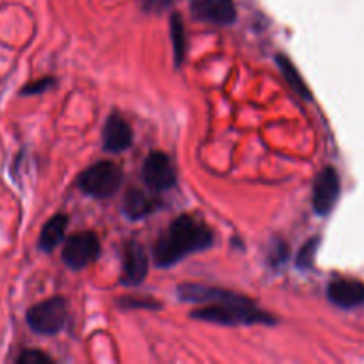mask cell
Segmentation results:
<instances>
[{
  "label": "cell",
  "mask_w": 364,
  "mask_h": 364,
  "mask_svg": "<svg viewBox=\"0 0 364 364\" xmlns=\"http://www.w3.org/2000/svg\"><path fill=\"white\" fill-rule=\"evenodd\" d=\"M180 297L192 302H206L205 308L192 313L194 318L223 326H252V323H274V318L256 308V304L233 291L215 288L185 284L180 287Z\"/></svg>",
  "instance_id": "6da1fadb"
},
{
  "label": "cell",
  "mask_w": 364,
  "mask_h": 364,
  "mask_svg": "<svg viewBox=\"0 0 364 364\" xmlns=\"http://www.w3.org/2000/svg\"><path fill=\"white\" fill-rule=\"evenodd\" d=\"M213 244V231L199 217L181 215L171 224L155 245V262L159 267H173L185 256L203 251Z\"/></svg>",
  "instance_id": "7a4b0ae2"
},
{
  "label": "cell",
  "mask_w": 364,
  "mask_h": 364,
  "mask_svg": "<svg viewBox=\"0 0 364 364\" xmlns=\"http://www.w3.org/2000/svg\"><path fill=\"white\" fill-rule=\"evenodd\" d=\"M123 185V171L117 164L103 160L95 164L84 171V174L78 180V187L87 196L98 199H107L116 194Z\"/></svg>",
  "instance_id": "3957f363"
},
{
  "label": "cell",
  "mask_w": 364,
  "mask_h": 364,
  "mask_svg": "<svg viewBox=\"0 0 364 364\" xmlns=\"http://www.w3.org/2000/svg\"><path fill=\"white\" fill-rule=\"evenodd\" d=\"M68 320V302L63 297H53L32 306L27 313V323L34 333L52 336L63 331Z\"/></svg>",
  "instance_id": "277c9868"
},
{
  "label": "cell",
  "mask_w": 364,
  "mask_h": 364,
  "mask_svg": "<svg viewBox=\"0 0 364 364\" xmlns=\"http://www.w3.org/2000/svg\"><path fill=\"white\" fill-rule=\"evenodd\" d=\"M100 256V240L92 231L71 235L63 251V262L68 269L82 270L95 263Z\"/></svg>",
  "instance_id": "5b68a950"
},
{
  "label": "cell",
  "mask_w": 364,
  "mask_h": 364,
  "mask_svg": "<svg viewBox=\"0 0 364 364\" xmlns=\"http://www.w3.org/2000/svg\"><path fill=\"white\" fill-rule=\"evenodd\" d=\"M142 178L149 188L156 192L167 191L176 183V171L166 153L153 151L142 167Z\"/></svg>",
  "instance_id": "8992f818"
},
{
  "label": "cell",
  "mask_w": 364,
  "mask_h": 364,
  "mask_svg": "<svg viewBox=\"0 0 364 364\" xmlns=\"http://www.w3.org/2000/svg\"><path fill=\"white\" fill-rule=\"evenodd\" d=\"M340 196V176L333 167H326L313 185V208L318 215H327Z\"/></svg>",
  "instance_id": "52a82bcc"
},
{
  "label": "cell",
  "mask_w": 364,
  "mask_h": 364,
  "mask_svg": "<svg viewBox=\"0 0 364 364\" xmlns=\"http://www.w3.org/2000/svg\"><path fill=\"white\" fill-rule=\"evenodd\" d=\"M191 9L198 20L215 25H230L237 18L233 0H192Z\"/></svg>",
  "instance_id": "ba28073f"
},
{
  "label": "cell",
  "mask_w": 364,
  "mask_h": 364,
  "mask_svg": "<svg viewBox=\"0 0 364 364\" xmlns=\"http://www.w3.org/2000/svg\"><path fill=\"white\" fill-rule=\"evenodd\" d=\"M327 297L343 309L355 308L364 302V284L358 279H334L327 287Z\"/></svg>",
  "instance_id": "9c48e42d"
},
{
  "label": "cell",
  "mask_w": 364,
  "mask_h": 364,
  "mask_svg": "<svg viewBox=\"0 0 364 364\" xmlns=\"http://www.w3.org/2000/svg\"><path fill=\"white\" fill-rule=\"evenodd\" d=\"M123 269V283L128 287H137L144 281V277L148 276V258H146V252L141 244L128 242L127 247H124Z\"/></svg>",
  "instance_id": "30bf717a"
},
{
  "label": "cell",
  "mask_w": 364,
  "mask_h": 364,
  "mask_svg": "<svg viewBox=\"0 0 364 364\" xmlns=\"http://www.w3.org/2000/svg\"><path fill=\"white\" fill-rule=\"evenodd\" d=\"M132 139V127L123 116L119 114H112V116L107 119L105 128H103V146L105 149L114 153L124 151L127 148H130Z\"/></svg>",
  "instance_id": "8fae6325"
},
{
  "label": "cell",
  "mask_w": 364,
  "mask_h": 364,
  "mask_svg": "<svg viewBox=\"0 0 364 364\" xmlns=\"http://www.w3.org/2000/svg\"><path fill=\"white\" fill-rule=\"evenodd\" d=\"M66 226H68V217L64 215V213H57V215H53L41 230V235H39V247L46 252L55 249L57 245L63 242L64 233H66Z\"/></svg>",
  "instance_id": "7c38bea8"
},
{
  "label": "cell",
  "mask_w": 364,
  "mask_h": 364,
  "mask_svg": "<svg viewBox=\"0 0 364 364\" xmlns=\"http://www.w3.org/2000/svg\"><path fill=\"white\" fill-rule=\"evenodd\" d=\"M155 206V199L149 198L146 192L139 191V188H130L128 194L124 196V213L130 219H142V217L149 215Z\"/></svg>",
  "instance_id": "4fadbf2b"
},
{
  "label": "cell",
  "mask_w": 364,
  "mask_h": 364,
  "mask_svg": "<svg viewBox=\"0 0 364 364\" xmlns=\"http://www.w3.org/2000/svg\"><path fill=\"white\" fill-rule=\"evenodd\" d=\"M279 64H281V70H283L284 77L288 78V82H290L291 85H294L295 91L299 92L301 96H304V98H309V89L306 87V84L302 82L301 75H299V71L295 70L294 64L290 63V60L287 59V57H279Z\"/></svg>",
  "instance_id": "5bb4252c"
},
{
  "label": "cell",
  "mask_w": 364,
  "mask_h": 364,
  "mask_svg": "<svg viewBox=\"0 0 364 364\" xmlns=\"http://www.w3.org/2000/svg\"><path fill=\"white\" fill-rule=\"evenodd\" d=\"M171 36H173V45H174V53H176V63L180 64L185 59V27L181 23L180 16L174 14L173 21H171Z\"/></svg>",
  "instance_id": "9a60e30c"
},
{
  "label": "cell",
  "mask_w": 364,
  "mask_h": 364,
  "mask_svg": "<svg viewBox=\"0 0 364 364\" xmlns=\"http://www.w3.org/2000/svg\"><path fill=\"white\" fill-rule=\"evenodd\" d=\"M318 244H320L318 238H313V240L306 242V245L301 249V252H299V256H297V263H299V267H301V269H308V267H313V262H315Z\"/></svg>",
  "instance_id": "2e32d148"
},
{
  "label": "cell",
  "mask_w": 364,
  "mask_h": 364,
  "mask_svg": "<svg viewBox=\"0 0 364 364\" xmlns=\"http://www.w3.org/2000/svg\"><path fill=\"white\" fill-rule=\"evenodd\" d=\"M18 364H52V358L41 350H23L16 358Z\"/></svg>",
  "instance_id": "e0dca14e"
},
{
  "label": "cell",
  "mask_w": 364,
  "mask_h": 364,
  "mask_svg": "<svg viewBox=\"0 0 364 364\" xmlns=\"http://www.w3.org/2000/svg\"><path fill=\"white\" fill-rule=\"evenodd\" d=\"M52 84H53V78H48V77L41 78V80H36L32 82V84L25 85V87L21 89V95H39V92L46 91Z\"/></svg>",
  "instance_id": "ac0fdd59"
},
{
  "label": "cell",
  "mask_w": 364,
  "mask_h": 364,
  "mask_svg": "<svg viewBox=\"0 0 364 364\" xmlns=\"http://www.w3.org/2000/svg\"><path fill=\"white\" fill-rule=\"evenodd\" d=\"M171 4V0H142L146 11H164Z\"/></svg>",
  "instance_id": "d6986e66"
}]
</instances>
